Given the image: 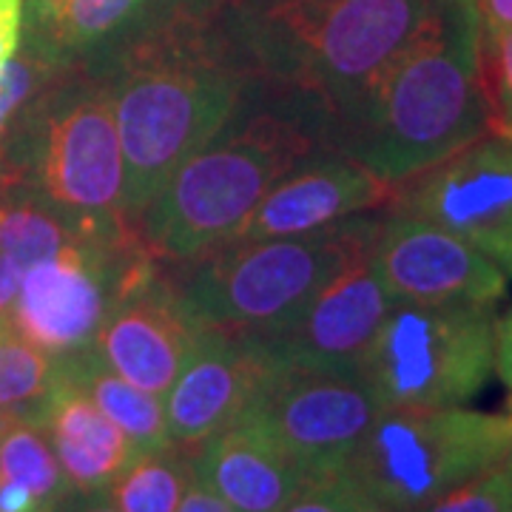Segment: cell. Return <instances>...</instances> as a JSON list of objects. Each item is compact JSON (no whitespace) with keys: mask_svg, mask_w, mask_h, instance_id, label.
Wrapping results in <instances>:
<instances>
[{"mask_svg":"<svg viewBox=\"0 0 512 512\" xmlns=\"http://www.w3.org/2000/svg\"><path fill=\"white\" fill-rule=\"evenodd\" d=\"M202 322L163 262L111 308L92 348L126 382L163 399L191 356Z\"/></svg>","mask_w":512,"mask_h":512,"instance_id":"14","label":"cell"},{"mask_svg":"<svg viewBox=\"0 0 512 512\" xmlns=\"http://www.w3.org/2000/svg\"><path fill=\"white\" fill-rule=\"evenodd\" d=\"M490 302H393L359 376L382 410L464 407L495 373Z\"/></svg>","mask_w":512,"mask_h":512,"instance_id":"8","label":"cell"},{"mask_svg":"<svg viewBox=\"0 0 512 512\" xmlns=\"http://www.w3.org/2000/svg\"><path fill=\"white\" fill-rule=\"evenodd\" d=\"M481 77L487 100V131L512 143V29L481 35Z\"/></svg>","mask_w":512,"mask_h":512,"instance_id":"25","label":"cell"},{"mask_svg":"<svg viewBox=\"0 0 512 512\" xmlns=\"http://www.w3.org/2000/svg\"><path fill=\"white\" fill-rule=\"evenodd\" d=\"M177 512H234V510L222 501L220 495L211 493L208 487H202L200 481L194 478V481H191V487L185 490L183 501H180Z\"/></svg>","mask_w":512,"mask_h":512,"instance_id":"32","label":"cell"},{"mask_svg":"<svg viewBox=\"0 0 512 512\" xmlns=\"http://www.w3.org/2000/svg\"><path fill=\"white\" fill-rule=\"evenodd\" d=\"M419 512H512V461L458 484Z\"/></svg>","mask_w":512,"mask_h":512,"instance_id":"26","label":"cell"},{"mask_svg":"<svg viewBox=\"0 0 512 512\" xmlns=\"http://www.w3.org/2000/svg\"><path fill=\"white\" fill-rule=\"evenodd\" d=\"M393 200V185L336 148H319L259 200L228 239L299 237L353 214H367ZM225 239V242H228Z\"/></svg>","mask_w":512,"mask_h":512,"instance_id":"15","label":"cell"},{"mask_svg":"<svg viewBox=\"0 0 512 512\" xmlns=\"http://www.w3.org/2000/svg\"><path fill=\"white\" fill-rule=\"evenodd\" d=\"M177 0H23L20 46L52 69H86Z\"/></svg>","mask_w":512,"mask_h":512,"instance_id":"17","label":"cell"},{"mask_svg":"<svg viewBox=\"0 0 512 512\" xmlns=\"http://www.w3.org/2000/svg\"><path fill=\"white\" fill-rule=\"evenodd\" d=\"M20 279H23V271L12 259L0 254V325H6V319H9V311H12L15 296H18Z\"/></svg>","mask_w":512,"mask_h":512,"instance_id":"33","label":"cell"},{"mask_svg":"<svg viewBox=\"0 0 512 512\" xmlns=\"http://www.w3.org/2000/svg\"><path fill=\"white\" fill-rule=\"evenodd\" d=\"M379 410L359 373L268 362L239 421L274 441L305 476L322 478L345 467Z\"/></svg>","mask_w":512,"mask_h":512,"instance_id":"10","label":"cell"},{"mask_svg":"<svg viewBox=\"0 0 512 512\" xmlns=\"http://www.w3.org/2000/svg\"><path fill=\"white\" fill-rule=\"evenodd\" d=\"M507 424H510V461H512V396H510V407H507Z\"/></svg>","mask_w":512,"mask_h":512,"instance_id":"35","label":"cell"},{"mask_svg":"<svg viewBox=\"0 0 512 512\" xmlns=\"http://www.w3.org/2000/svg\"><path fill=\"white\" fill-rule=\"evenodd\" d=\"M52 512H120L111 501L109 490L100 493H69Z\"/></svg>","mask_w":512,"mask_h":512,"instance_id":"31","label":"cell"},{"mask_svg":"<svg viewBox=\"0 0 512 512\" xmlns=\"http://www.w3.org/2000/svg\"><path fill=\"white\" fill-rule=\"evenodd\" d=\"M350 512H404V510H396V507H390V504H382V501H376V498H370V495H362L359 490H353V510Z\"/></svg>","mask_w":512,"mask_h":512,"instance_id":"34","label":"cell"},{"mask_svg":"<svg viewBox=\"0 0 512 512\" xmlns=\"http://www.w3.org/2000/svg\"><path fill=\"white\" fill-rule=\"evenodd\" d=\"M507 456V416L467 407H390L370 421L339 473L362 495L419 512Z\"/></svg>","mask_w":512,"mask_h":512,"instance_id":"7","label":"cell"},{"mask_svg":"<svg viewBox=\"0 0 512 512\" xmlns=\"http://www.w3.org/2000/svg\"><path fill=\"white\" fill-rule=\"evenodd\" d=\"M481 35L493 37L512 29V0H478Z\"/></svg>","mask_w":512,"mask_h":512,"instance_id":"30","label":"cell"},{"mask_svg":"<svg viewBox=\"0 0 512 512\" xmlns=\"http://www.w3.org/2000/svg\"><path fill=\"white\" fill-rule=\"evenodd\" d=\"M57 367L126 433V439L134 444L137 456L174 447L168 439L163 399L134 387L120 373H114L97 356L92 345L77 350V353H69V356H60Z\"/></svg>","mask_w":512,"mask_h":512,"instance_id":"20","label":"cell"},{"mask_svg":"<svg viewBox=\"0 0 512 512\" xmlns=\"http://www.w3.org/2000/svg\"><path fill=\"white\" fill-rule=\"evenodd\" d=\"M0 478L29 490L49 512L72 493L52 441L29 416L0 421Z\"/></svg>","mask_w":512,"mask_h":512,"instance_id":"22","label":"cell"},{"mask_svg":"<svg viewBox=\"0 0 512 512\" xmlns=\"http://www.w3.org/2000/svg\"><path fill=\"white\" fill-rule=\"evenodd\" d=\"M387 208L436 222L512 279V143L484 134L453 157L393 185Z\"/></svg>","mask_w":512,"mask_h":512,"instance_id":"11","label":"cell"},{"mask_svg":"<svg viewBox=\"0 0 512 512\" xmlns=\"http://www.w3.org/2000/svg\"><path fill=\"white\" fill-rule=\"evenodd\" d=\"M353 510V487L342 473L311 478L299 493L288 501L282 512H350Z\"/></svg>","mask_w":512,"mask_h":512,"instance_id":"27","label":"cell"},{"mask_svg":"<svg viewBox=\"0 0 512 512\" xmlns=\"http://www.w3.org/2000/svg\"><path fill=\"white\" fill-rule=\"evenodd\" d=\"M128 225V222H123ZM123 225L92 228L83 222L66 217L55 205L37 197L20 183H0V254L12 259L20 271L60 254L74 242L106 234Z\"/></svg>","mask_w":512,"mask_h":512,"instance_id":"21","label":"cell"},{"mask_svg":"<svg viewBox=\"0 0 512 512\" xmlns=\"http://www.w3.org/2000/svg\"><path fill=\"white\" fill-rule=\"evenodd\" d=\"M376 228L379 217L367 211L299 237L228 239L163 265L202 325L256 333L288 319L350 259L370 251Z\"/></svg>","mask_w":512,"mask_h":512,"instance_id":"6","label":"cell"},{"mask_svg":"<svg viewBox=\"0 0 512 512\" xmlns=\"http://www.w3.org/2000/svg\"><path fill=\"white\" fill-rule=\"evenodd\" d=\"M194 481L191 456L183 447L140 453L109 484L111 501L120 512H177Z\"/></svg>","mask_w":512,"mask_h":512,"instance_id":"23","label":"cell"},{"mask_svg":"<svg viewBox=\"0 0 512 512\" xmlns=\"http://www.w3.org/2000/svg\"><path fill=\"white\" fill-rule=\"evenodd\" d=\"M194 478L234 512H282L311 478L251 424H231L188 450Z\"/></svg>","mask_w":512,"mask_h":512,"instance_id":"18","label":"cell"},{"mask_svg":"<svg viewBox=\"0 0 512 512\" xmlns=\"http://www.w3.org/2000/svg\"><path fill=\"white\" fill-rule=\"evenodd\" d=\"M495 373L512 393V311L495 322Z\"/></svg>","mask_w":512,"mask_h":512,"instance_id":"29","label":"cell"},{"mask_svg":"<svg viewBox=\"0 0 512 512\" xmlns=\"http://www.w3.org/2000/svg\"><path fill=\"white\" fill-rule=\"evenodd\" d=\"M225 0H177L114 52L86 66L109 89L131 222L228 120L254 77L222 15Z\"/></svg>","mask_w":512,"mask_h":512,"instance_id":"1","label":"cell"},{"mask_svg":"<svg viewBox=\"0 0 512 512\" xmlns=\"http://www.w3.org/2000/svg\"><path fill=\"white\" fill-rule=\"evenodd\" d=\"M0 183L26 185L92 228L131 222L123 208V146L103 80L86 69L57 74L3 148Z\"/></svg>","mask_w":512,"mask_h":512,"instance_id":"5","label":"cell"},{"mask_svg":"<svg viewBox=\"0 0 512 512\" xmlns=\"http://www.w3.org/2000/svg\"><path fill=\"white\" fill-rule=\"evenodd\" d=\"M49 436L60 470L74 493L109 490L114 478L137 456L126 433L97 404L60 373L55 387L32 416Z\"/></svg>","mask_w":512,"mask_h":512,"instance_id":"19","label":"cell"},{"mask_svg":"<svg viewBox=\"0 0 512 512\" xmlns=\"http://www.w3.org/2000/svg\"><path fill=\"white\" fill-rule=\"evenodd\" d=\"M265 367L268 359L245 333L202 325L191 356L163 396L171 444L191 450L237 424Z\"/></svg>","mask_w":512,"mask_h":512,"instance_id":"16","label":"cell"},{"mask_svg":"<svg viewBox=\"0 0 512 512\" xmlns=\"http://www.w3.org/2000/svg\"><path fill=\"white\" fill-rule=\"evenodd\" d=\"M393 296L373 265V248L350 259L325 288L288 319L268 330L245 333L274 365L359 373Z\"/></svg>","mask_w":512,"mask_h":512,"instance_id":"12","label":"cell"},{"mask_svg":"<svg viewBox=\"0 0 512 512\" xmlns=\"http://www.w3.org/2000/svg\"><path fill=\"white\" fill-rule=\"evenodd\" d=\"M23 32V0H0V72L15 57Z\"/></svg>","mask_w":512,"mask_h":512,"instance_id":"28","label":"cell"},{"mask_svg":"<svg viewBox=\"0 0 512 512\" xmlns=\"http://www.w3.org/2000/svg\"><path fill=\"white\" fill-rule=\"evenodd\" d=\"M430 0H225V26L256 74L319 94L328 111L416 35Z\"/></svg>","mask_w":512,"mask_h":512,"instance_id":"4","label":"cell"},{"mask_svg":"<svg viewBox=\"0 0 512 512\" xmlns=\"http://www.w3.org/2000/svg\"><path fill=\"white\" fill-rule=\"evenodd\" d=\"M373 237V265L393 302H490L507 293V276L470 242L436 222L387 208Z\"/></svg>","mask_w":512,"mask_h":512,"instance_id":"13","label":"cell"},{"mask_svg":"<svg viewBox=\"0 0 512 512\" xmlns=\"http://www.w3.org/2000/svg\"><path fill=\"white\" fill-rule=\"evenodd\" d=\"M319 148H328V103L254 74L220 131L168 177L134 225L165 265L191 259L222 245Z\"/></svg>","mask_w":512,"mask_h":512,"instance_id":"3","label":"cell"},{"mask_svg":"<svg viewBox=\"0 0 512 512\" xmlns=\"http://www.w3.org/2000/svg\"><path fill=\"white\" fill-rule=\"evenodd\" d=\"M63 69H52L49 63L29 55L23 46H18L15 57L6 63L0 72V154L9 146L20 117L32 106L37 94L43 92Z\"/></svg>","mask_w":512,"mask_h":512,"instance_id":"24","label":"cell"},{"mask_svg":"<svg viewBox=\"0 0 512 512\" xmlns=\"http://www.w3.org/2000/svg\"><path fill=\"white\" fill-rule=\"evenodd\" d=\"M487 134L478 0H430L399 55L328 111V148L399 185Z\"/></svg>","mask_w":512,"mask_h":512,"instance_id":"2","label":"cell"},{"mask_svg":"<svg viewBox=\"0 0 512 512\" xmlns=\"http://www.w3.org/2000/svg\"><path fill=\"white\" fill-rule=\"evenodd\" d=\"M157 262L134 222L74 242L23 271L6 325L52 359L89 348L111 308Z\"/></svg>","mask_w":512,"mask_h":512,"instance_id":"9","label":"cell"}]
</instances>
